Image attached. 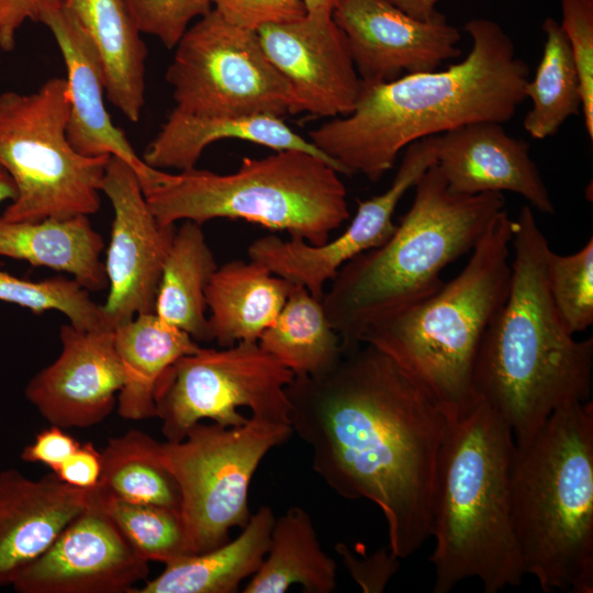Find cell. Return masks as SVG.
<instances>
[{"instance_id":"6da1fadb","label":"cell","mask_w":593,"mask_h":593,"mask_svg":"<svg viewBox=\"0 0 593 593\" xmlns=\"http://www.w3.org/2000/svg\"><path fill=\"white\" fill-rule=\"evenodd\" d=\"M290 424L315 473L339 496L382 512L399 559L430 537L443 449L454 418L392 358L368 344L287 387Z\"/></svg>"},{"instance_id":"7a4b0ae2","label":"cell","mask_w":593,"mask_h":593,"mask_svg":"<svg viewBox=\"0 0 593 593\" xmlns=\"http://www.w3.org/2000/svg\"><path fill=\"white\" fill-rule=\"evenodd\" d=\"M471 49L441 71L361 82L354 110L310 132V142L340 174L376 182L413 142L478 122L505 123L526 99L528 65L496 22L472 19L465 25Z\"/></svg>"},{"instance_id":"3957f363","label":"cell","mask_w":593,"mask_h":593,"mask_svg":"<svg viewBox=\"0 0 593 593\" xmlns=\"http://www.w3.org/2000/svg\"><path fill=\"white\" fill-rule=\"evenodd\" d=\"M512 244L508 294L480 344L473 389L523 447L558 409L590 400L593 338L577 340L557 315L547 281L551 249L529 205L514 220Z\"/></svg>"},{"instance_id":"277c9868","label":"cell","mask_w":593,"mask_h":593,"mask_svg":"<svg viewBox=\"0 0 593 593\" xmlns=\"http://www.w3.org/2000/svg\"><path fill=\"white\" fill-rule=\"evenodd\" d=\"M414 188L391 237L342 266L324 291L321 303L343 351L359 346L374 321L435 294L445 283L443 270L473 249L505 205L500 192H450L436 164Z\"/></svg>"},{"instance_id":"5b68a950","label":"cell","mask_w":593,"mask_h":593,"mask_svg":"<svg viewBox=\"0 0 593 593\" xmlns=\"http://www.w3.org/2000/svg\"><path fill=\"white\" fill-rule=\"evenodd\" d=\"M514 454L511 428L485 403L454 418L433 508L435 593L472 578L485 593H496L526 575L512 519Z\"/></svg>"},{"instance_id":"8992f818","label":"cell","mask_w":593,"mask_h":593,"mask_svg":"<svg viewBox=\"0 0 593 593\" xmlns=\"http://www.w3.org/2000/svg\"><path fill=\"white\" fill-rule=\"evenodd\" d=\"M525 573L545 592H593V403L558 409L523 447L511 477Z\"/></svg>"},{"instance_id":"52a82bcc","label":"cell","mask_w":593,"mask_h":593,"mask_svg":"<svg viewBox=\"0 0 593 593\" xmlns=\"http://www.w3.org/2000/svg\"><path fill=\"white\" fill-rule=\"evenodd\" d=\"M513 228L507 211L497 212L452 280L424 301L374 321L360 337L457 416L478 402L474 362L508 294Z\"/></svg>"},{"instance_id":"ba28073f","label":"cell","mask_w":593,"mask_h":593,"mask_svg":"<svg viewBox=\"0 0 593 593\" xmlns=\"http://www.w3.org/2000/svg\"><path fill=\"white\" fill-rule=\"evenodd\" d=\"M245 157L238 169L217 174L191 168L167 172L146 197L163 225L214 219L244 220L291 238L322 245L349 219L339 172L324 158L295 149Z\"/></svg>"},{"instance_id":"9c48e42d","label":"cell","mask_w":593,"mask_h":593,"mask_svg":"<svg viewBox=\"0 0 593 593\" xmlns=\"http://www.w3.org/2000/svg\"><path fill=\"white\" fill-rule=\"evenodd\" d=\"M68 109L61 77L33 92L0 93V166L16 188L4 220L36 222L99 211L110 156H83L72 148L66 135Z\"/></svg>"},{"instance_id":"30bf717a","label":"cell","mask_w":593,"mask_h":593,"mask_svg":"<svg viewBox=\"0 0 593 593\" xmlns=\"http://www.w3.org/2000/svg\"><path fill=\"white\" fill-rule=\"evenodd\" d=\"M293 434L288 423L250 416L240 426L194 424L179 441L160 443V460L180 492L189 555L230 540L249 518L248 490L265 456Z\"/></svg>"},{"instance_id":"8fae6325","label":"cell","mask_w":593,"mask_h":593,"mask_svg":"<svg viewBox=\"0 0 593 593\" xmlns=\"http://www.w3.org/2000/svg\"><path fill=\"white\" fill-rule=\"evenodd\" d=\"M293 379V372L258 342L221 349L201 347L180 357L159 378L156 416L168 441L183 439L203 419L240 426L249 417L239 407H248L253 416L290 424L287 387Z\"/></svg>"},{"instance_id":"7c38bea8","label":"cell","mask_w":593,"mask_h":593,"mask_svg":"<svg viewBox=\"0 0 593 593\" xmlns=\"http://www.w3.org/2000/svg\"><path fill=\"white\" fill-rule=\"evenodd\" d=\"M174 49L166 80L176 111L199 118L293 113L290 85L267 57L256 31L211 9Z\"/></svg>"},{"instance_id":"4fadbf2b","label":"cell","mask_w":593,"mask_h":593,"mask_svg":"<svg viewBox=\"0 0 593 593\" xmlns=\"http://www.w3.org/2000/svg\"><path fill=\"white\" fill-rule=\"evenodd\" d=\"M437 138L424 137L405 147L390 187L381 194L357 201V211L346 230L322 245L300 238L284 240L267 235L247 248L249 260L269 272L305 288L321 301L325 286L347 261L381 246L393 234V213L402 197L436 164Z\"/></svg>"},{"instance_id":"5bb4252c","label":"cell","mask_w":593,"mask_h":593,"mask_svg":"<svg viewBox=\"0 0 593 593\" xmlns=\"http://www.w3.org/2000/svg\"><path fill=\"white\" fill-rule=\"evenodd\" d=\"M101 192L114 219L104 262L109 294L100 305L102 327L114 329L136 315L154 313L163 267L176 233L150 211L134 169L110 156Z\"/></svg>"},{"instance_id":"9a60e30c","label":"cell","mask_w":593,"mask_h":593,"mask_svg":"<svg viewBox=\"0 0 593 593\" xmlns=\"http://www.w3.org/2000/svg\"><path fill=\"white\" fill-rule=\"evenodd\" d=\"M148 571V561L132 549L94 486L87 508L11 585L19 593H131Z\"/></svg>"},{"instance_id":"2e32d148","label":"cell","mask_w":593,"mask_h":593,"mask_svg":"<svg viewBox=\"0 0 593 593\" xmlns=\"http://www.w3.org/2000/svg\"><path fill=\"white\" fill-rule=\"evenodd\" d=\"M332 15L365 83L433 71L461 55L460 32L441 13L418 20L385 0H342Z\"/></svg>"},{"instance_id":"e0dca14e","label":"cell","mask_w":593,"mask_h":593,"mask_svg":"<svg viewBox=\"0 0 593 593\" xmlns=\"http://www.w3.org/2000/svg\"><path fill=\"white\" fill-rule=\"evenodd\" d=\"M256 32L267 57L290 85L293 113L337 118L354 110L361 80L333 15L306 13Z\"/></svg>"},{"instance_id":"ac0fdd59","label":"cell","mask_w":593,"mask_h":593,"mask_svg":"<svg viewBox=\"0 0 593 593\" xmlns=\"http://www.w3.org/2000/svg\"><path fill=\"white\" fill-rule=\"evenodd\" d=\"M61 351L25 387L26 399L52 425L89 427L113 411L124 382L123 368L109 328L82 331L65 324Z\"/></svg>"},{"instance_id":"d6986e66","label":"cell","mask_w":593,"mask_h":593,"mask_svg":"<svg viewBox=\"0 0 593 593\" xmlns=\"http://www.w3.org/2000/svg\"><path fill=\"white\" fill-rule=\"evenodd\" d=\"M36 22L51 31L65 64L69 144L83 156L121 158L136 172L144 194L148 193L163 180L166 171L148 166L125 133L112 122L104 102L103 68L90 38L61 0L45 3Z\"/></svg>"},{"instance_id":"ffe728a7","label":"cell","mask_w":593,"mask_h":593,"mask_svg":"<svg viewBox=\"0 0 593 593\" xmlns=\"http://www.w3.org/2000/svg\"><path fill=\"white\" fill-rule=\"evenodd\" d=\"M436 165L452 193L511 191L539 212L555 213L528 144L508 135L501 123H471L438 135Z\"/></svg>"},{"instance_id":"44dd1931","label":"cell","mask_w":593,"mask_h":593,"mask_svg":"<svg viewBox=\"0 0 593 593\" xmlns=\"http://www.w3.org/2000/svg\"><path fill=\"white\" fill-rule=\"evenodd\" d=\"M90 503V490L55 473L32 480L16 469L0 472V586L40 557Z\"/></svg>"},{"instance_id":"7402d4cb","label":"cell","mask_w":593,"mask_h":593,"mask_svg":"<svg viewBox=\"0 0 593 593\" xmlns=\"http://www.w3.org/2000/svg\"><path fill=\"white\" fill-rule=\"evenodd\" d=\"M228 138L273 150L306 152L324 158L340 174L329 157L295 133L281 116L271 114L199 118L172 109L142 158L156 169L183 171L194 168L203 150L212 143Z\"/></svg>"},{"instance_id":"603a6c76","label":"cell","mask_w":593,"mask_h":593,"mask_svg":"<svg viewBox=\"0 0 593 593\" xmlns=\"http://www.w3.org/2000/svg\"><path fill=\"white\" fill-rule=\"evenodd\" d=\"M90 38L103 68L107 98L136 123L145 104L147 47L124 0H61Z\"/></svg>"},{"instance_id":"cb8c5ba5","label":"cell","mask_w":593,"mask_h":593,"mask_svg":"<svg viewBox=\"0 0 593 593\" xmlns=\"http://www.w3.org/2000/svg\"><path fill=\"white\" fill-rule=\"evenodd\" d=\"M292 286L251 260L236 259L217 267L205 289L212 340L220 347L258 342L277 318Z\"/></svg>"},{"instance_id":"d4e9b609","label":"cell","mask_w":593,"mask_h":593,"mask_svg":"<svg viewBox=\"0 0 593 593\" xmlns=\"http://www.w3.org/2000/svg\"><path fill=\"white\" fill-rule=\"evenodd\" d=\"M104 242L87 215L10 222L0 215V256L67 272L88 291L108 288Z\"/></svg>"},{"instance_id":"484cf974","label":"cell","mask_w":593,"mask_h":593,"mask_svg":"<svg viewBox=\"0 0 593 593\" xmlns=\"http://www.w3.org/2000/svg\"><path fill=\"white\" fill-rule=\"evenodd\" d=\"M275 518L271 507H259L234 540L165 564L159 575L132 593L237 592L242 581L254 575L261 566Z\"/></svg>"},{"instance_id":"4316f807","label":"cell","mask_w":593,"mask_h":593,"mask_svg":"<svg viewBox=\"0 0 593 593\" xmlns=\"http://www.w3.org/2000/svg\"><path fill=\"white\" fill-rule=\"evenodd\" d=\"M113 332L124 374L118 413L126 419L156 416L155 389L159 378L180 357L201 347L189 334L155 313L136 315Z\"/></svg>"},{"instance_id":"83f0119b","label":"cell","mask_w":593,"mask_h":593,"mask_svg":"<svg viewBox=\"0 0 593 593\" xmlns=\"http://www.w3.org/2000/svg\"><path fill=\"white\" fill-rule=\"evenodd\" d=\"M216 269L202 225L183 221L176 228L163 267L154 313L197 343L213 342L205 315V289Z\"/></svg>"},{"instance_id":"f1b7e54d","label":"cell","mask_w":593,"mask_h":593,"mask_svg":"<svg viewBox=\"0 0 593 593\" xmlns=\"http://www.w3.org/2000/svg\"><path fill=\"white\" fill-rule=\"evenodd\" d=\"M336 562L322 549L309 513L292 506L275 518L266 557L243 592L283 593L300 584L309 593L336 588Z\"/></svg>"},{"instance_id":"f546056e","label":"cell","mask_w":593,"mask_h":593,"mask_svg":"<svg viewBox=\"0 0 593 593\" xmlns=\"http://www.w3.org/2000/svg\"><path fill=\"white\" fill-rule=\"evenodd\" d=\"M258 344L294 377L325 373L343 356L340 338L321 301L298 284L292 286L280 313L260 335Z\"/></svg>"},{"instance_id":"4dcf8cb0","label":"cell","mask_w":593,"mask_h":593,"mask_svg":"<svg viewBox=\"0 0 593 593\" xmlns=\"http://www.w3.org/2000/svg\"><path fill=\"white\" fill-rule=\"evenodd\" d=\"M159 448V441L137 429L110 438L101 451L98 486L123 501L180 512V492L160 460Z\"/></svg>"},{"instance_id":"1f68e13d","label":"cell","mask_w":593,"mask_h":593,"mask_svg":"<svg viewBox=\"0 0 593 593\" xmlns=\"http://www.w3.org/2000/svg\"><path fill=\"white\" fill-rule=\"evenodd\" d=\"M546 35L536 74L525 85L532 108L524 119L525 131L536 139L555 135L560 126L582 112L581 82L567 36L558 21L547 18Z\"/></svg>"},{"instance_id":"d6a6232c","label":"cell","mask_w":593,"mask_h":593,"mask_svg":"<svg viewBox=\"0 0 593 593\" xmlns=\"http://www.w3.org/2000/svg\"><path fill=\"white\" fill-rule=\"evenodd\" d=\"M96 488L105 512L142 559L168 564L189 556L178 510L123 501Z\"/></svg>"},{"instance_id":"836d02e7","label":"cell","mask_w":593,"mask_h":593,"mask_svg":"<svg viewBox=\"0 0 593 593\" xmlns=\"http://www.w3.org/2000/svg\"><path fill=\"white\" fill-rule=\"evenodd\" d=\"M0 301L29 309L36 315L58 311L78 329L102 327L100 305L74 278L57 276L32 281L0 269Z\"/></svg>"},{"instance_id":"e575fe53","label":"cell","mask_w":593,"mask_h":593,"mask_svg":"<svg viewBox=\"0 0 593 593\" xmlns=\"http://www.w3.org/2000/svg\"><path fill=\"white\" fill-rule=\"evenodd\" d=\"M547 281L555 310L572 335L593 324V238L574 254L549 251Z\"/></svg>"},{"instance_id":"d590c367","label":"cell","mask_w":593,"mask_h":593,"mask_svg":"<svg viewBox=\"0 0 593 593\" xmlns=\"http://www.w3.org/2000/svg\"><path fill=\"white\" fill-rule=\"evenodd\" d=\"M560 25L577 65L582 114L590 139L593 138V0H561Z\"/></svg>"},{"instance_id":"8d00e7d4","label":"cell","mask_w":593,"mask_h":593,"mask_svg":"<svg viewBox=\"0 0 593 593\" xmlns=\"http://www.w3.org/2000/svg\"><path fill=\"white\" fill-rule=\"evenodd\" d=\"M142 34L174 49L190 23L206 14L210 0H124Z\"/></svg>"},{"instance_id":"74e56055","label":"cell","mask_w":593,"mask_h":593,"mask_svg":"<svg viewBox=\"0 0 593 593\" xmlns=\"http://www.w3.org/2000/svg\"><path fill=\"white\" fill-rule=\"evenodd\" d=\"M212 9L237 26H260L298 20L306 14L302 0H210Z\"/></svg>"},{"instance_id":"f35d334b","label":"cell","mask_w":593,"mask_h":593,"mask_svg":"<svg viewBox=\"0 0 593 593\" xmlns=\"http://www.w3.org/2000/svg\"><path fill=\"white\" fill-rule=\"evenodd\" d=\"M335 548L343 564L363 593L383 592L400 567V559L392 555L390 549L381 548L369 556L358 557L343 542H338Z\"/></svg>"},{"instance_id":"ab89813d","label":"cell","mask_w":593,"mask_h":593,"mask_svg":"<svg viewBox=\"0 0 593 593\" xmlns=\"http://www.w3.org/2000/svg\"><path fill=\"white\" fill-rule=\"evenodd\" d=\"M79 445L61 427L52 425L36 434L33 443L23 448L20 458L26 462L43 463L55 472Z\"/></svg>"},{"instance_id":"60d3db41","label":"cell","mask_w":593,"mask_h":593,"mask_svg":"<svg viewBox=\"0 0 593 593\" xmlns=\"http://www.w3.org/2000/svg\"><path fill=\"white\" fill-rule=\"evenodd\" d=\"M53 473L71 486L93 489L98 485L101 475V452L92 443L79 445Z\"/></svg>"},{"instance_id":"b9f144b4","label":"cell","mask_w":593,"mask_h":593,"mask_svg":"<svg viewBox=\"0 0 593 593\" xmlns=\"http://www.w3.org/2000/svg\"><path fill=\"white\" fill-rule=\"evenodd\" d=\"M53 0H0V48L12 52L16 33L27 21L36 22L41 8Z\"/></svg>"},{"instance_id":"7bdbcfd3","label":"cell","mask_w":593,"mask_h":593,"mask_svg":"<svg viewBox=\"0 0 593 593\" xmlns=\"http://www.w3.org/2000/svg\"><path fill=\"white\" fill-rule=\"evenodd\" d=\"M418 20H429L438 13L436 4L440 0H385Z\"/></svg>"},{"instance_id":"ee69618b","label":"cell","mask_w":593,"mask_h":593,"mask_svg":"<svg viewBox=\"0 0 593 593\" xmlns=\"http://www.w3.org/2000/svg\"><path fill=\"white\" fill-rule=\"evenodd\" d=\"M306 13L332 15L334 9L342 0H302Z\"/></svg>"},{"instance_id":"f6af8a7d","label":"cell","mask_w":593,"mask_h":593,"mask_svg":"<svg viewBox=\"0 0 593 593\" xmlns=\"http://www.w3.org/2000/svg\"><path fill=\"white\" fill-rule=\"evenodd\" d=\"M16 198V188L9 174L0 166V204L13 201Z\"/></svg>"}]
</instances>
